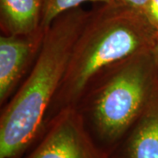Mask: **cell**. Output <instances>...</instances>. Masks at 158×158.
Segmentation results:
<instances>
[{
    "instance_id": "3",
    "label": "cell",
    "mask_w": 158,
    "mask_h": 158,
    "mask_svg": "<svg viewBox=\"0 0 158 158\" xmlns=\"http://www.w3.org/2000/svg\"><path fill=\"white\" fill-rule=\"evenodd\" d=\"M157 92L153 49L142 51L97 76L74 108L94 142L110 156Z\"/></svg>"
},
{
    "instance_id": "7",
    "label": "cell",
    "mask_w": 158,
    "mask_h": 158,
    "mask_svg": "<svg viewBox=\"0 0 158 158\" xmlns=\"http://www.w3.org/2000/svg\"><path fill=\"white\" fill-rule=\"evenodd\" d=\"M44 0H0V28L4 35H27L42 28Z\"/></svg>"
},
{
    "instance_id": "1",
    "label": "cell",
    "mask_w": 158,
    "mask_h": 158,
    "mask_svg": "<svg viewBox=\"0 0 158 158\" xmlns=\"http://www.w3.org/2000/svg\"><path fill=\"white\" fill-rule=\"evenodd\" d=\"M89 13L80 6L69 10L47 29L28 76L2 107L0 158H21L44 134L52 102Z\"/></svg>"
},
{
    "instance_id": "10",
    "label": "cell",
    "mask_w": 158,
    "mask_h": 158,
    "mask_svg": "<svg viewBox=\"0 0 158 158\" xmlns=\"http://www.w3.org/2000/svg\"><path fill=\"white\" fill-rule=\"evenodd\" d=\"M121 4L143 13L149 0H118Z\"/></svg>"
},
{
    "instance_id": "4",
    "label": "cell",
    "mask_w": 158,
    "mask_h": 158,
    "mask_svg": "<svg viewBox=\"0 0 158 158\" xmlns=\"http://www.w3.org/2000/svg\"><path fill=\"white\" fill-rule=\"evenodd\" d=\"M21 158H110L90 137L74 107L63 109Z\"/></svg>"
},
{
    "instance_id": "2",
    "label": "cell",
    "mask_w": 158,
    "mask_h": 158,
    "mask_svg": "<svg viewBox=\"0 0 158 158\" xmlns=\"http://www.w3.org/2000/svg\"><path fill=\"white\" fill-rule=\"evenodd\" d=\"M157 38L143 13L120 2L100 4L90 11L52 102L48 125L63 109L75 107L97 76L126 58L153 49Z\"/></svg>"
},
{
    "instance_id": "11",
    "label": "cell",
    "mask_w": 158,
    "mask_h": 158,
    "mask_svg": "<svg viewBox=\"0 0 158 158\" xmlns=\"http://www.w3.org/2000/svg\"><path fill=\"white\" fill-rule=\"evenodd\" d=\"M153 54H154V56H155V61H156V68L158 70V38L156 40V43L153 48Z\"/></svg>"
},
{
    "instance_id": "9",
    "label": "cell",
    "mask_w": 158,
    "mask_h": 158,
    "mask_svg": "<svg viewBox=\"0 0 158 158\" xmlns=\"http://www.w3.org/2000/svg\"><path fill=\"white\" fill-rule=\"evenodd\" d=\"M143 14L158 35V0H149Z\"/></svg>"
},
{
    "instance_id": "5",
    "label": "cell",
    "mask_w": 158,
    "mask_h": 158,
    "mask_svg": "<svg viewBox=\"0 0 158 158\" xmlns=\"http://www.w3.org/2000/svg\"><path fill=\"white\" fill-rule=\"evenodd\" d=\"M47 30L27 35H2L0 38V104L3 106L18 90L24 76L36 61Z\"/></svg>"
},
{
    "instance_id": "8",
    "label": "cell",
    "mask_w": 158,
    "mask_h": 158,
    "mask_svg": "<svg viewBox=\"0 0 158 158\" xmlns=\"http://www.w3.org/2000/svg\"><path fill=\"white\" fill-rule=\"evenodd\" d=\"M85 2H98L100 4H113L118 0H44L41 27L47 29L59 15L65 11L79 7Z\"/></svg>"
},
{
    "instance_id": "6",
    "label": "cell",
    "mask_w": 158,
    "mask_h": 158,
    "mask_svg": "<svg viewBox=\"0 0 158 158\" xmlns=\"http://www.w3.org/2000/svg\"><path fill=\"white\" fill-rule=\"evenodd\" d=\"M110 158H158V92Z\"/></svg>"
}]
</instances>
